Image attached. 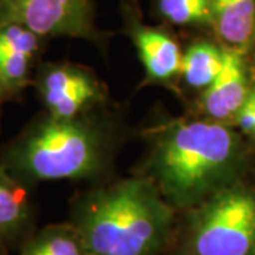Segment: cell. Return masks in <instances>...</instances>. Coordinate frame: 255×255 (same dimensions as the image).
Wrapping results in <instances>:
<instances>
[{
	"instance_id": "cell-1",
	"label": "cell",
	"mask_w": 255,
	"mask_h": 255,
	"mask_svg": "<svg viewBox=\"0 0 255 255\" xmlns=\"http://www.w3.org/2000/svg\"><path fill=\"white\" fill-rule=\"evenodd\" d=\"M172 210L156 184L130 179L98 191L80 213V241L88 255H155L172 227Z\"/></svg>"
},
{
	"instance_id": "cell-2",
	"label": "cell",
	"mask_w": 255,
	"mask_h": 255,
	"mask_svg": "<svg viewBox=\"0 0 255 255\" xmlns=\"http://www.w3.org/2000/svg\"><path fill=\"white\" fill-rule=\"evenodd\" d=\"M237 157V136L226 125L217 121L176 122L157 139L150 169L164 197L186 207L214 194Z\"/></svg>"
},
{
	"instance_id": "cell-3",
	"label": "cell",
	"mask_w": 255,
	"mask_h": 255,
	"mask_svg": "<svg viewBox=\"0 0 255 255\" xmlns=\"http://www.w3.org/2000/svg\"><path fill=\"white\" fill-rule=\"evenodd\" d=\"M101 153V139L90 125L47 115L17 137L0 164L23 184L68 180L91 174Z\"/></svg>"
},
{
	"instance_id": "cell-4",
	"label": "cell",
	"mask_w": 255,
	"mask_h": 255,
	"mask_svg": "<svg viewBox=\"0 0 255 255\" xmlns=\"http://www.w3.org/2000/svg\"><path fill=\"white\" fill-rule=\"evenodd\" d=\"M193 255H255V196L233 187L216 191L193 220Z\"/></svg>"
},
{
	"instance_id": "cell-5",
	"label": "cell",
	"mask_w": 255,
	"mask_h": 255,
	"mask_svg": "<svg viewBox=\"0 0 255 255\" xmlns=\"http://www.w3.org/2000/svg\"><path fill=\"white\" fill-rule=\"evenodd\" d=\"M0 21L20 24L41 38L102 40L90 0H0Z\"/></svg>"
},
{
	"instance_id": "cell-6",
	"label": "cell",
	"mask_w": 255,
	"mask_h": 255,
	"mask_svg": "<svg viewBox=\"0 0 255 255\" xmlns=\"http://www.w3.org/2000/svg\"><path fill=\"white\" fill-rule=\"evenodd\" d=\"M36 87L48 115L58 119H75L101 98L95 80L73 65L43 67L37 74Z\"/></svg>"
},
{
	"instance_id": "cell-7",
	"label": "cell",
	"mask_w": 255,
	"mask_h": 255,
	"mask_svg": "<svg viewBox=\"0 0 255 255\" xmlns=\"http://www.w3.org/2000/svg\"><path fill=\"white\" fill-rule=\"evenodd\" d=\"M41 40L20 24L0 21V100L17 95L30 82Z\"/></svg>"
},
{
	"instance_id": "cell-8",
	"label": "cell",
	"mask_w": 255,
	"mask_h": 255,
	"mask_svg": "<svg viewBox=\"0 0 255 255\" xmlns=\"http://www.w3.org/2000/svg\"><path fill=\"white\" fill-rule=\"evenodd\" d=\"M244 53L224 47L223 68L203 97V110L214 121L234 118L246 104L250 87L247 80Z\"/></svg>"
},
{
	"instance_id": "cell-9",
	"label": "cell",
	"mask_w": 255,
	"mask_h": 255,
	"mask_svg": "<svg viewBox=\"0 0 255 255\" xmlns=\"http://www.w3.org/2000/svg\"><path fill=\"white\" fill-rule=\"evenodd\" d=\"M128 27L139 58L150 80L169 81L180 73L182 50L169 33L146 26L137 20L135 14H130Z\"/></svg>"
},
{
	"instance_id": "cell-10",
	"label": "cell",
	"mask_w": 255,
	"mask_h": 255,
	"mask_svg": "<svg viewBox=\"0 0 255 255\" xmlns=\"http://www.w3.org/2000/svg\"><path fill=\"white\" fill-rule=\"evenodd\" d=\"M213 27L227 47L246 53L255 43V0H213Z\"/></svg>"
},
{
	"instance_id": "cell-11",
	"label": "cell",
	"mask_w": 255,
	"mask_h": 255,
	"mask_svg": "<svg viewBox=\"0 0 255 255\" xmlns=\"http://www.w3.org/2000/svg\"><path fill=\"white\" fill-rule=\"evenodd\" d=\"M30 217L24 184L0 164V240L18 234Z\"/></svg>"
},
{
	"instance_id": "cell-12",
	"label": "cell",
	"mask_w": 255,
	"mask_h": 255,
	"mask_svg": "<svg viewBox=\"0 0 255 255\" xmlns=\"http://www.w3.org/2000/svg\"><path fill=\"white\" fill-rule=\"evenodd\" d=\"M223 57L224 47L210 41H197L183 54L180 74L189 87L206 90L221 71Z\"/></svg>"
},
{
	"instance_id": "cell-13",
	"label": "cell",
	"mask_w": 255,
	"mask_h": 255,
	"mask_svg": "<svg viewBox=\"0 0 255 255\" xmlns=\"http://www.w3.org/2000/svg\"><path fill=\"white\" fill-rule=\"evenodd\" d=\"M156 7L172 24L213 27V0H156Z\"/></svg>"
},
{
	"instance_id": "cell-14",
	"label": "cell",
	"mask_w": 255,
	"mask_h": 255,
	"mask_svg": "<svg viewBox=\"0 0 255 255\" xmlns=\"http://www.w3.org/2000/svg\"><path fill=\"white\" fill-rule=\"evenodd\" d=\"M81 241L61 228H50L28 241L20 255H84Z\"/></svg>"
},
{
	"instance_id": "cell-15",
	"label": "cell",
	"mask_w": 255,
	"mask_h": 255,
	"mask_svg": "<svg viewBox=\"0 0 255 255\" xmlns=\"http://www.w3.org/2000/svg\"><path fill=\"white\" fill-rule=\"evenodd\" d=\"M238 128L248 135L255 136V110L246 101L243 108L238 111V114L234 117Z\"/></svg>"
},
{
	"instance_id": "cell-16",
	"label": "cell",
	"mask_w": 255,
	"mask_h": 255,
	"mask_svg": "<svg viewBox=\"0 0 255 255\" xmlns=\"http://www.w3.org/2000/svg\"><path fill=\"white\" fill-rule=\"evenodd\" d=\"M247 102L253 107L255 110V87L250 90V94H248V98H247Z\"/></svg>"
},
{
	"instance_id": "cell-17",
	"label": "cell",
	"mask_w": 255,
	"mask_h": 255,
	"mask_svg": "<svg viewBox=\"0 0 255 255\" xmlns=\"http://www.w3.org/2000/svg\"><path fill=\"white\" fill-rule=\"evenodd\" d=\"M0 255H3V254H1V253H0Z\"/></svg>"
},
{
	"instance_id": "cell-18",
	"label": "cell",
	"mask_w": 255,
	"mask_h": 255,
	"mask_svg": "<svg viewBox=\"0 0 255 255\" xmlns=\"http://www.w3.org/2000/svg\"><path fill=\"white\" fill-rule=\"evenodd\" d=\"M0 102H1V100H0Z\"/></svg>"
}]
</instances>
